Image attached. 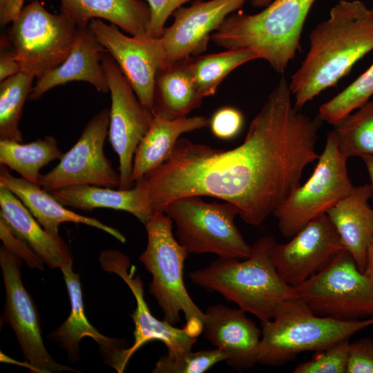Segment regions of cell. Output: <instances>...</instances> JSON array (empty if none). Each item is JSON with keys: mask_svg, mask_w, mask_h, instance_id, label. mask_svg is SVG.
I'll return each instance as SVG.
<instances>
[{"mask_svg": "<svg viewBox=\"0 0 373 373\" xmlns=\"http://www.w3.org/2000/svg\"><path fill=\"white\" fill-rule=\"evenodd\" d=\"M306 165L296 128L265 104L238 146L224 151L180 138L169 159L134 186L150 216L177 198L207 195L233 204L244 222L258 226L299 186Z\"/></svg>", "mask_w": 373, "mask_h": 373, "instance_id": "1", "label": "cell"}, {"mask_svg": "<svg viewBox=\"0 0 373 373\" xmlns=\"http://www.w3.org/2000/svg\"><path fill=\"white\" fill-rule=\"evenodd\" d=\"M373 50V8L359 0H339L309 35V48L289 82L300 109L336 85Z\"/></svg>", "mask_w": 373, "mask_h": 373, "instance_id": "2", "label": "cell"}, {"mask_svg": "<svg viewBox=\"0 0 373 373\" xmlns=\"http://www.w3.org/2000/svg\"><path fill=\"white\" fill-rule=\"evenodd\" d=\"M274 238L266 236L251 246L245 259L219 257L203 269L194 270L189 278L196 285L218 292L240 309L261 322L274 318L285 301L298 297L295 287L285 283L278 275L271 258Z\"/></svg>", "mask_w": 373, "mask_h": 373, "instance_id": "3", "label": "cell"}, {"mask_svg": "<svg viewBox=\"0 0 373 373\" xmlns=\"http://www.w3.org/2000/svg\"><path fill=\"white\" fill-rule=\"evenodd\" d=\"M316 1L274 0L256 14L232 12L211 40L227 49H251L283 74L299 48L305 21Z\"/></svg>", "mask_w": 373, "mask_h": 373, "instance_id": "4", "label": "cell"}, {"mask_svg": "<svg viewBox=\"0 0 373 373\" xmlns=\"http://www.w3.org/2000/svg\"><path fill=\"white\" fill-rule=\"evenodd\" d=\"M373 325V318L341 321L315 314L298 297L278 308L274 318L261 322L258 363L278 367L307 351H319Z\"/></svg>", "mask_w": 373, "mask_h": 373, "instance_id": "5", "label": "cell"}, {"mask_svg": "<svg viewBox=\"0 0 373 373\" xmlns=\"http://www.w3.org/2000/svg\"><path fill=\"white\" fill-rule=\"evenodd\" d=\"M147 245L139 260L151 274L149 292L156 300L164 318L175 325L184 315V326L192 336L202 332L204 313L189 296L183 280L189 252L173 234V220L164 212H155L144 224Z\"/></svg>", "mask_w": 373, "mask_h": 373, "instance_id": "6", "label": "cell"}, {"mask_svg": "<svg viewBox=\"0 0 373 373\" xmlns=\"http://www.w3.org/2000/svg\"><path fill=\"white\" fill-rule=\"evenodd\" d=\"M162 212L175 224L178 240L189 253L238 259L251 256L252 247L234 222L239 210L231 202H208L200 195H189L172 200Z\"/></svg>", "mask_w": 373, "mask_h": 373, "instance_id": "7", "label": "cell"}, {"mask_svg": "<svg viewBox=\"0 0 373 373\" xmlns=\"http://www.w3.org/2000/svg\"><path fill=\"white\" fill-rule=\"evenodd\" d=\"M77 28L64 13L51 14L38 0H32L12 22L6 37L21 72L39 79L67 58Z\"/></svg>", "mask_w": 373, "mask_h": 373, "instance_id": "8", "label": "cell"}, {"mask_svg": "<svg viewBox=\"0 0 373 373\" xmlns=\"http://www.w3.org/2000/svg\"><path fill=\"white\" fill-rule=\"evenodd\" d=\"M308 180L296 188L274 211L280 233L293 237L315 218L326 213L354 189L346 157L339 149L334 131Z\"/></svg>", "mask_w": 373, "mask_h": 373, "instance_id": "9", "label": "cell"}, {"mask_svg": "<svg viewBox=\"0 0 373 373\" xmlns=\"http://www.w3.org/2000/svg\"><path fill=\"white\" fill-rule=\"evenodd\" d=\"M295 288L316 315L341 321L373 318V282L345 249Z\"/></svg>", "mask_w": 373, "mask_h": 373, "instance_id": "10", "label": "cell"}, {"mask_svg": "<svg viewBox=\"0 0 373 373\" xmlns=\"http://www.w3.org/2000/svg\"><path fill=\"white\" fill-rule=\"evenodd\" d=\"M101 64L111 97L108 136L119 158L118 189L128 190L135 185L131 174L135 151L149 130L154 114L140 102L131 84L107 50L102 53Z\"/></svg>", "mask_w": 373, "mask_h": 373, "instance_id": "11", "label": "cell"}, {"mask_svg": "<svg viewBox=\"0 0 373 373\" xmlns=\"http://www.w3.org/2000/svg\"><path fill=\"white\" fill-rule=\"evenodd\" d=\"M109 124L110 108H104L94 115L58 164L41 175L39 185L50 193L74 184L118 187L119 175L104 152Z\"/></svg>", "mask_w": 373, "mask_h": 373, "instance_id": "12", "label": "cell"}, {"mask_svg": "<svg viewBox=\"0 0 373 373\" xmlns=\"http://www.w3.org/2000/svg\"><path fill=\"white\" fill-rule=\"evenodd\" d=\"M21 264L19 257L1 247L0 266L6 290L3 322L14 330L30 370L46 373L75 371L57 363L47 351L37 307L21 280Z\"/></svg>", "mask_w": 373, "mask_h": 373, "instance_id": "13", "label": "cell"}, {"mask_svg": "<svg viewBox=\"0 0 373 373\" xmlns=\"http://www.w3.org/2000/svg\"><path fill=\"white\" fill-rule=\"evenodd\" d=\"M99 261L104 271L117 274L126 283L136 300V307L131 314L135 325L133 344L119 352L112 367L119 373L123 372L133 354L151 341L163 343L171 355L191 351L198 337L189 334L184 327H176L165 320L156 318L151 313L144 300L141 278L133 277V270L128 271L131 261L126 255L116 249H106L101 252Z\"/></svg>", "mask_w": 373, "mask_h": 373, "instance_id": "14", "label": "cell"}, {"mask_svg": "<svg viewBox=\"0 0 373 373\" xmlns=\"http://www.w3.org/2000/svg\"><path fill=\"white\" fill-rule=\"evenodd\" d=\"M344 249L327 213L307 224L287 243L275 244L270 258L278 275L296 287L323 269Z\"/></svg>", "mask_w": 373, "mask_h": 373, "instance_id": "15", "label": "cell"}, {"mask_svg": "<svg viewBox=\"0 0 373 373\" xmlns=\"http://www.w3.org/2000/svg\"><path fill=\"white\" fill-rule=\"evenodd\" d=\"M88 26L114 58L140 102L152 110L156 74L164 60L161 37H128L116 25L99 19H91Z\"/></svg>", "mask_w": 373, "mask_h": 373, "instance_id": "16", "label": "cell"}, {"mask_svg": "<svg viewBox=\"0 0 373 373\" xmlns=\"http://www.w3.org/2000/svg\"><path fill=\"white\" fill-rule=\"evenodd\" d=\"M247 1L196 0L189 7L181 6L175 10L172 14L173 23L164 28L161 36L164 51L162 66L204 52L211 32Z\"/></svg>", "mask_w": 373, "mask_h": 373, "instance_id": "17", "label": "cell"}, {"mask_svg": "<svg viewBox=\"0 0 373 373\" xmlns=\"http://www.w3.org/2000/svg\"><path fill=\"white\" fill-rule=\"evenodd\" d=\"M204 313L202 333L216 348L224 352L228 365L242 371L258 363L262 330L246 312L217 304Z\"/></svg>", "mask_w": 373, "mask_h": 373, "instance_id": "18", "label": "cell"}, {"mask_svg": "<svg viewBox=\"0 0 373 373\" xmlns=\"http://www.w3.org/2000/svg\"><path fill=\"white\" fill-rule=\"evenodd\" d=\"M106 50L89 26L77 27L67 58L58 67L37 79L28 99L37 100L50 89L73 81L88 82L99 92L107 93L109 88L101 64L102 53Z\"/></svg>", "mask_w": 373, "mask_h": 373, "instance_id": "19", "label": "cell"}, {"mask_svg": "<svg viewBox=\"0 0 373 373\" xmlns=\"http://www.w3.org/2000/svg\"><path fill=\"white\" fill-rule=\"evenodd\" d=\"M0 186L15 195L44 229L51 233L59 234L60 224L70 222L97 228L111 235L122 243L126 242L125 236L116 229L96 218L82 216L66 209L50 192L21 177H15L8 171V167L3 164L0 168Z\"/></svg>", "mask_w": 373, "mask_h": 373, "instance_id": "20", "label": "cell"}, {"mask_svg": "<svg viewBox=\"0 0 373 373\" xmlns=\"http://www.w3.org/2000/svg\"><path fill=\"white\" fill-rule=\"evenodd\" d=\"M373 196L370 184L354 186L350 194L326 213L340 237L344 249L363 272L367 249L373 240Z\"/></svg>", "mask_w": 373, "mask_h": 373, "instance_id": "21", "label": "cell"}, {"mask_svg": "<svg viewBox=\"0 0 373 373\" xmlns=\"http://www.w3.org/2000/svg\"><path fill=\"white\" fill-rule=\"evenodd\" d=\"M65 280L70 301V312L67 319L51 334V338L67 351L69 360L79 358V343L86 336L97 342L106 363L111 366L119 352L127 347L128 343L100 334L86 318L83 303L79 276L73 271V264L60 269Z\"/></svg>", "mask_w": 373, "mask_h": 373, "instance_id": "22", "label": "cell"}, {"mask_svg": "<svg viewBox=\"0 0 373 373\" xmlns=\"http://www.w3.org/2000/svg\"><path fill=\"white\" fill-rule=\"evenodd\" d=\"M0 218L51 268L73 263L70 249L59 234L51 233L37 222L22 202L0 186Z\"/></svg>", "mask_w": 373, "mask_h": 373, "instance_id": "23", "label": "cell"}, {"mask_svg": "<svg viewBox=\"0 0 373 373\" xmlns=\"http://www.w3.org/2000/svg\"><path fill=\"white\" fill-rule=\"evenodd\" d=\"M192 57L161 67L155 77L152 111L169 120L186 117L204 99L195 84Z\"/></svg>", "mask_w": 373, "mask_h": 373, "instance_id": "24", "label": "cell"}, {"mask_svg": "<svg viewBox=\"0 0 373 373\" xmlns=\"http://www.w3.org/2000/svg\"><path fill=\"white\" fill-rule=\"evenodd\" d=\"M59 1L60 12L77 27L86 28L91 19H103L131 36L147 37L151 12L149 5L142 0Z\"/></svg>", "mask_w": 373, "mask_h": 373, "instance_id": "25", "label": "cell"}, {"mask_svg": "<svg viewBox=\"0 0 373 373\" xmlns=\"http://www.w3.org/2000/svg\"><path fill=\"white\" fill-rule=\"evenodd\" d=\"M210 119L203 116L169 120L154 115L151 126L135 153L131 179L133 182L159 167L171 155L182 134L206 127Z\"/></svg>", "mask_w": 373, "mask_h": 373, "instance_id": "26", "label": "cell"}, {"mask_svg": "<svg viewBox=\"0 0 373 373\" xmlns=\"http://www.w3.org/2000/svg\"><path fill=\"white\" fill-rule=\"evenodd\" d=\"M63 205L86 211L111 209L126 211L144 224L151 217L141 207L135 187L128 190L92 184L70 185L51 192Z\"/></svg>", "mask_w": 373, "mask_h": 373, "instance_id": "27", "label": "cell"}, {"mask_svg": "<svg viewBox=\"0 0 373 373\" xmlns=\"http://www.w3.org/2000/svg\"><path fill=\"white\" fill-rule=\"evenodd\" d=\"M64 153L54 136L28 144L0 140V163L18 173L21 178L39 185V171L50 162L60 160Z\"/></svg>", "mask_w": 373, "mask_h": 373, "instance_id": "28", "label": "cell"}, {"mask_svg": "<svg viewBox=\"0 0 373 373\" xmlns=\"http://www.w3.org/2000/svg\"><path fill=\"white\" fill-rule=\"evenodd\" d=\"M258 59L249 48H234L213 54L192 57L191 69L201 95L204 98L215 94L219 84L238 66Z\"/></svg>", "mask_w": 373, "mask_h": 373, "instance_id": "29", "label": "cell"}, {"mask_svg": "<svg viewBox=\"0 0 373 373\" xmlns=\"http://www.w3.org/2000/svg\"><path fill=\"white\" fill-rule=\"evenodd\" d=\"M35 77L19 72L0 84V140L22 142L19 124Z\"/></svg>", "mask_w": 373, "mask_h": 373, "instance_id": "30", "label": "cell"}, {"mask_svg": "<svg viewBox=\"0 0 373 373\" xmlns=\"http://www.w3.org/2000/svg\"><path fill=\"white\" fill-rule=\"evenodd\" d=\"M334 127L339 149L346 157L373 156V100Z\"/></svg>", "mask_w": 373, "mask_h": 373, "instance_id": "31", "label": "cell"}, {"mask_svg": "<svg viewBox=\"0 0 373 373\" xmlns=\"http://www.w3.org/2000/svg\"><path fill=\"white\" fill-rule=\"evenodd\" d=\"M373 95V64L344 90L322 104L318 116L336 126L354 110L369 102Z\"/></svg>", "mask_w": 373, "mask_h": 373, "instance_id": "32", "label": "cell"}, {"mask_svg": "<svg viewBox=\"0 0 373 373\" xmlns=\"http://www.w3.org/2000/svg\"><path fill=\"white\" fill-rule=\"evenodd\" d=\"M227 356L219 349L162 355L155 363L153 373H204Z\"/></svg>", "mask_w": 373, "mask_h": 373, "instance_id": "33", "label": "cell"}, {"mask_svg": "<svg viewBox=\"0 0 373 373\" xmlns=\"http://www.w3.org/2000/svg\"><path fill=\"white\" fill-rule=\"evenodd\" d=\"M350 338L341 340L316 352L309 361L297 365L294 373H346Z\"/></svg>", "mask_w": 373, "mask_h": 373, "instance_id": "34", "label": "cell"}, {"mask_svg": "<svg viewBox=\"0 0 373 373\" xmlns=\"http://www.w3.org/2000/svg\"><path fill=\"white\" fill-rule=\"evenodd\" d=\"M242 123V113L232 107L220 108L213 114L209 122L213 134L223 140L235 137L239 133Z\"/></svg>", "mask_w": 373, "mask_h": 373, "instance_id": "35", "label": "cell"}, {"mask_svg": "<svg viewBox=\"0 0 373 373\" xmlns=\"http://www.w3.org/2000/svg\"><path fill=\"white\" fill-rule=\"evenodd\" d=\"M191 1L193 0H146L151 12L147 37H161L169 17L183 4Z\"/></svg>", "mask_w": 373, "mask_h": 373, "instance_id": "36", "label": "cell"}, {"mask_svg": "<svg viewBox=\"0 0 373 373\" xmlns=\"http://www.w3.org/2000/svg\"><path fill=\"white\" fill-rule=\"evenodd\" d=\"M0 238L3 245L21 259L26 260L29 267L43 269L42 260L34 252L29 245L19 238L0 218Z\"/></svg>", "mask_w": 373, "mask_h": 373, "instance_id": "37", "label": "cell"}, {"mask_svg": "<svg viewBox=\"0 0 373 373\" xmlns=\"http://www.w3.org/2000/svg\"><path fill=\"white\" fill-rule=\"evenodd\" d=\"M346 373H373V339L361 338L350 343Z\"/></svg>", "mask_w": 373, "mask_h": 373, "instance_id": "38", "label": "cell"}, {"mask_svg": "<svg viewBox=\"0 0 373 373\" xmlns=\"http://www.w3.org/2000/svg\"><path fill=\"white\" fill-rule=\"evenodd\" d=\"M0 81L21 71V66L16 59L14 52L6 35L1 37Z\"/></svg>", "mask_w": 373, "mask_h": 373, "instance_id": "39", "label": "cell"}, {"mask_svg": "<svg viewBox=\"0 0 373 373\" xmlns=\"http://www.w3.org/2000/svg\"><path fill=\"white\" fill-rule=\"evenodd\" d=\"M25 0H0V21L1 25L12 22L19 15Z\"/></svg>", "mask_w": 373, "mask_h": 373, "instance_id": "40", "label": "cell"}, {"mask_svg": "<svg viewBox=\"0 0 373 373\" xmlns=\"http://www.w3.org/2000/svg\"><path fill=\"white\" fill-rule=\"evenodd\" d=\"M363 273L373 282V240L367 249Z\"/></svg>", "mask_w": 373, "mask_h": 373, "instance_id": "41", "label": "cell"}, {"mask_svg": "<svg viewBox=\"0 0 373 373\" xmlns=\"http://www.w3.org/2000/svg\"><path fill=\"white\" fill-rule=\"evenodd\" d=\"M366 166L369 177L371 180V186L373 192V156L365 155L361 157Z\"/></svg>", "mask_w": 373, "mask_h": 373, "instance_id": "42", "label": "cell"}, {"mask_svg": "<svg viewBox=\"0 0 373 373\" xmlns=\"http://www.w3.org/2000/svg\"><path fill=\"white\" fill-rule=\"evenodd\" d=\"M253 6L256 8L266 7L272 0H249Z\"/></svg>", "mask_w": 373, "mask_h": 373, "instance_id": "43", "label": "cell"}]
</instances>
